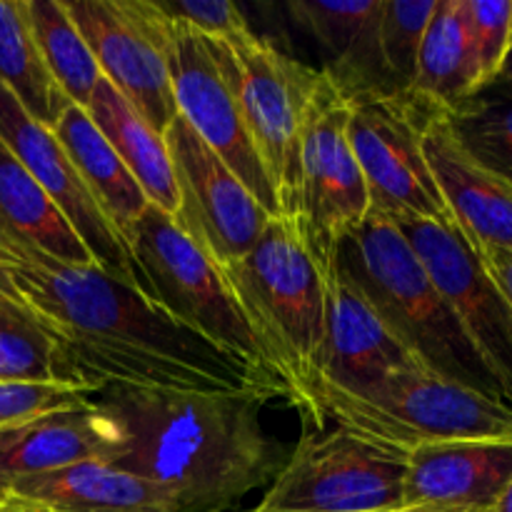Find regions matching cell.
<instances>
[{"label": "cell", "instance_id": "obj_30", "mask_svg": "<svg viewBox=\"0 0 512 512\" xmlns=\"http://www.w3.org/2000/svg\"><path fill=\"white\" fill-rule=\"evenodd\" d=\"M383 0H348V3H323V0H293L288 10L295 23L303 25L330 55V65L343 60L353 50L360 35L378 15Z\"/></svg>", "mask_w": 512, "mask_h": 512}, {"label": "cell", "instance_id": "obj_16", "mask_svg": "<svg viewBox=\"0 0 512 512\" xmlns=\"http://www.w3.org/2000/svg\"><path fill=\"white\" fill-rule=\"evenodd\" d=\"M423 153L450 220L478 255L512 253V183L475 163L453 138L443 110L425 123Z\"/></svg>", "mask_w": 512, "mask_h": 512}, {"label": "cell", "instance_id": "obj_28", "mask_svg": "<svg viewBox=\"0 0 512 512\" xmlns=\"http://www.w3.org/2000/svg\"><path fill=\"white\" fill-rule=\"evenodd\" d=\"M435 8L438 0H383L378 40L385 75L395 93H408L413 88L420 45Z\"/></svg>", "mask_w": 512, "mask_h": 512}, {"label": "cell", "instance_id": "obj_27", "mask_svg": "<svg viewBox=\"0 0 512 512\" xmlns=\"http://www.w3.org/2000/svg\"><path fill=\"white\" fill-rule=\"evenodd\" d=\"M460 148L485 170L512 183V100L473 95L445 113Z\"/></svg>", "mask_w": 512, "mask_h": 512}, {"label": "cell", "instance_id": "obj_7", "mask_svg": "<svg viewBox=\"0 0 512 512\" xmlns=\"http://www.w3.org/2000/svg\"><path fill=\"white\" fill-rule=\"evenodd\" d=\"M408 453L335 428L303 435L253 512H378L403 505Z\"/></svg>", "mask_w": 512, "mask_h": 512}, {"label": "cell", "instance_id": "obj_14", "mask_svg": "<svg viewBox=\"0 0 512 512\" xmlns=\"http://www.w3.org/2000/svg\"><path fill=\"white\" fill-rule=\"evenodd\" d=\"M410 243L512 410V305L453 220H390Z\"/></svg>", "mask_w": 512, "mask_h": 512}, {"label": "cell", "instance_id": "obj_26", "mask_svg": "<svg viewBox=\"0 0 512 512\" xmlns=\"http://www.w3.org/2000/svg\"><path fill=\"white\" fill-rule=\"evenodd\" d=\"M28 15L50 75L65 98L85 110L103 73L65 0H28Z\"/></svg>", "mask_w": 512, "mask_h": 512}, {"label": "cell", "instance_id": "obj_33", "mask_svg": "<svg viewBox=\"0 0 512 512\" xmlns=\"http://www.w3.org/2000/svg\"><path fill=\"white\" fill-rule=\"evenodd\" d=\"M155 5L168 15L170 23L223 43L250 30L243 10L228 0H155Z\"/></svg>", "mask_w": 512, "mask_h": 512}, {"label": "cell", "instance_id": "obj_12", "mask_svg": "<svg viewBox=\"0 0 512 512\" xmlns=\"http://www.w3.org/2000/svg\"><path fill=\"white\" fill-rule=\"evenodd\" d=\"M173 93L180 118L220 155L268 213L278 215L273 183L245 123L238 65L228 43L173 23Z\"/></svg>", "mask_w": 512, "mask_h": 512}, {"label": "cell", "instance_id": "obj_13", "mask_svg": "<svg viewBox=\"0 0 512 512\" xmlns=\"http://www.w3.org/2000/svg\"><path fill=\"white\" fill-rule=\"evenodd\" d=\"M165 145L178 188L175 225L218 268L250 253L273 213L180 115L165 130Z\"/></svg>", "mask_w": 512, "mask_h": 512}, {"label": "cell", "instance_id": "obj_37", "mask_svg": "<svg viewBox=\"0 0 512 512\" xmlns=\"http://www.w3.org/2000/svg\"><path fill=\"white\" fill-rule=\"evenodd\" d=\"M378 512H493V510H470V508H440V505H400L393 510Z\"/></svg>", "mask_w": 512, "mask_h": 512}, {"label": "cell", "instance_id": "obj_1", "mask_svg": "<svg viewBox=\"0 0 512 512\" xmlns=\"http://www.w3.org/2000/svg\"><path fill=\"white\" fill-rule=\"evenodd\" d=\"M0 298L18 305L58 350L60 380L108 388L275 390L98 265L55 260L0 233Z\"/></svg>", "mask_w": 512, "mask_h": 512}, {"label": "cell", "instance_id": "obj_19", "mask_svg": "<svg viewBox=\"0 0 512 512\" xmlns=\"http://www.w3.org/2000/svg\"><path fill=\"white\" fill-rule=\"evenodd\" d=\"M512 483V438L433 443L410 453L403 505L493 510Z\"/></svg>", "mask_w": 512, "mask_h": 512}, {"label": "cell", "instance_id": "obj_39", "mask_svg": "<svg viewBox=\"0 0 512 512\" xmlns=\"http://www.w3.org/2000/svg\"><path fill=\"white\" fill-rule=\"evenodd\" d=\"M5 495H8V488H5V485H3V483H0V500H3V498H5Z\"/></svg>", "mask_w": 512, "mask_h": 512}, {"label": "cell", "instance_id": "obj_2", "mask_svg": "<svg viewBox=\"0 0 512 512\" xmlns=\"http://www.w3.org/2000/svg\"><path fill=\"white\" fill-rule=\"evenodd\" d=\"M265 395L108 388L98 403L123 435L115 468L158 485L175 512H220L278 478L285 453L263 428Z\"/></svg>", "mask_w": 512, "mask_h": 512}, {"label": "cell", "instance_id": "obj_31", "mask_svg": "<svg viewBox=\"0 0 512 512\" xmlns=\"http://www.w3.org/2000/svg\"><path fill=\"white\" fill-rule=\"evenodd\" d=\"M480 88L490 83L512 48V0H465Z\"/></svg>", "mask_w": 512, "mask_h": 512}, {"label": "cell", "instance_id": "obj_38", "mask_svg": "<svg viewBox=\"0 0 512 512\" xmlns=\"http://www.w3.org/2000/svg\"><path fill=\"white\" fill-rule=\"evenodd\" d=\"M493 512H512V483L505 488V493L500 495L498 503H495Z\"/></svg>", "mask_w": 512, "mask_h": 512}, {"label": "cell", "instance_id": "obj_9", "mask_svg": "<svg viewBox=\"0 0 512 512\" xmlns=\"http://www.w3.org/2000/svg\"><path fill=\"white\" fill-rule=\"evenodd\" d=\"M228 48L238 65L245 123L273 183L278 215H290L298 190L300 145L325 70L290 58L253 30L228 40Z\"/></svg>", "mask_w": 512, "mask_h": 512}, {"label": "cell", "instance_id": "obj_32", "mask_svg": "<svg viewBox=\"0 0 512 512\" xmlns=\"http://www.w3.org/2000/svg\"><path fill=\"white\" fill-rule=\"evenodd\" d=\"M93 398V393L70 383L0 380V430Z\"/></svg>", "mask_w": 512, "mask_h": 512}, {"label": "cell", "instance_id": "obj_10", "mask_svg": "<svg viewBox=\"0 0 512 512\" xmlns=\"http://www.w3.org/2000/svg\"><path fill=\"white\" fill-rule=\"evenodd\" d=\"M103 78L165 135L178 115L173 23L155 0H65Z\"/></svg>", "mask_w": 512, "mask_h": 512}, {"label": "cell", "instance_id": "obj_11", "mask_svg": "<svg viewBox=\"0 0 512 512\" xmlns=\"http://www.w3.org/2000/svg\"><path fill=\"white\" fill-rule=\"evenodd\" d=\"M370 215L363 170L348 140V100L330 78L315 98L300 145L293 218L325 273H333L335 250Z\"/></svg>", "mask_w": 512, "mask_h": 512}, {"label": "cell", "instance_id": "obj_3", "mask_svg": "<svg viewBox=\"0 0 512 512\" xmlns=\"http://www.w3.org/2000/svg\"><path fill=\"white\" fill-rule=\"evenodd\" d=\"M335 268L365 295L415 360L510 408L498 378L470 343L448 300L398 225L370 213L365 223L338 245Z\"/></svg>", "mask_w": 512, "mask_h": 512}, {"label": "cell", "instance_id": "obj_20", "mask_svg": "<svg viewBox=\"0 0 512 512\" xmlns=\"http://www.w3.org/2000/svg\"><path fill=\"white\" fill-rule=\"evenodd\" d=\"M8 493L50 512H175L158 485L98 460L13 480Z\"/></svg>", "mask_w": 512, "mask_h": 512}, {"label": "cell", "instance_id": "obj_35", "mask_svg": "<svg viewBox=\"0 0 512 512\" xmlns=\"http://www.w3.org/2000/svg\"><path fill=\"white\" fill-rule=\"evenodd\" d=\"M480 98H490V100H512V50L505 60V65L500 68V73L490 80L485 88H480L478 93Z\"/></svg>", "mask_w": 512, "mask_h": 512}, {"label": "cell", "instance_id": "obj_5", "mask_svg": "<svg viewBox=\"0 0 512 512\" xmlns=\"http://www.w3.org/2000/svg\"><path fill=\"white\" fill-rule=\"evenodd\" d=\"M300 410L400 453L448 440L512 438V410L443 378L423 363L393 370L360 390L310 385Z\"/></svg>", "mask_w": 512, "mask_h": 512}, {"label": "cell", "instance_id": "obj_17", "mask_svg": "<svg viewBox=\"0 0 512 512\" xmlns=\"http://www.w3.org/2000/svg\"><path fill=\"white\" fill-rule=\"evenodd\" d=\"M410 363H415V355L400 343L365 295L333 268L325 303L323 353L310 385L360 390Z\"/></svg>", "mask_w": 512, "mask_h": 512}, {"label": "cell", "instance_id": "obj_4", "mask_svg": "<svg viewBox=\"0 0 512 512\" xmlns=\"http://www.w3.org/2000/svg\"><path fill=\"white\" fill-rule=\"evenodd\" d=\"M220 270L263 348L270 375L300 408L323 353L330 273L288 215H273L253 250Z\"/></svg>", "mask_w": 512, "mask_h": 512}, {"label": "cell", "instance_id": "obj_15", "mask_svg": "<svg viewBox=\"0 0 512 512\" xmlns=\"http://www.w3.org/2000/svg\"><path fill=\"white\" fill-rule=\"evenodd\" d=\"M0 140L58 205L70 228L93 255L95 265L113 278L135 285L145 295L143 280L128 245L113 228L108 215L100 210L98 200L83 183L78 168L58 143L53 130L35 123L3 83H0Z\"/></svg>", "mask_w": 512, "mask_h": 512}, {"label": "cell", "instance_id": "obj_22", "mask_svg": "<svg viewBox=\"0 0 512 512\" xmlns=\"http://www.w3.org/2000/svg\"><path fill=\"white\" fill-rule=\"evenodd\" d=\"M53 135L73 165L78 168L80 178L88 185L93 198L98 200L100 210L108 215L113 228L128 245L135 223L148 208L143 188L135 183L130 170L118 158L108 140L103 138L95 123L90 120L88 110L78 105H68L55 123Z\"/></svg>", "mask_w": 512, "mask_h": 512}, {"label": "cell", "instance_id": "obj_36", "mask_svg": "<svg viewBox=\"0 0 512 512\" xmlns=\"http://www.w3.org/2000/svg\"><path fill=\"white\" fill-rule=\"evenodd\" d=\"M0 512H50V510L43 508V505L28 503V500H20L8 493L3 500H0Z\"/></svg>", "mask_w": 512, "mask_h": 512}, {"label": "cell", "instance_id": "obj_6", "mask_svg": "<svg viewBox=\"0 0 512 512\" xmlns=\"http://www.w3.org/2000/svg\"><path fill=\"white\" fill-rule=\"evenodd\" d=\"M145 295L183 328L285 395L265 363L263 348L240 310L223 270L205 258L175 225L173 215L148 205L128 238Z\"/></svg>", "mask_w": 512, "mask_h": 512}, {"label": "cell", "instance_id": "obj_23", "mask_svg": "<svg viewBox=\"0 0 512 512\" xmlns=\"http://www.w3.org/2000/svg\"><path fill=\"white\" fill-rule=\"evenodd\" d=\"M480 90L465 0H438L418 55L410 95L433 108L455 110Z\"/></svg>", "mask_w": 512, "mask_h": 512}, {"label": "cell", "instance_id": "obj_24", "mask_svg": "<svg viewBox=\"0 0 512 512\" xmlns=\"http://www.w3.org/2000/svg\"><path fill=\"white\" fill-rule=\"evenodd\" d=\"M0 233L55 260L95 265L58 205L0 140Z\"/></svg>", "mask_w": 512, "mask_h": 512}, {"label": "cell", "instance_id": "obj_18", "mask_svg": "<svg viewBox=\"0 0 512 512\" xmlns=\"http://www.w3.org/2000/svg\"><path fill=\"white\" fill-rule=\"evenodd\" d=\"M123 453L118 425L93 398L0 430V483L8 488L13 480L88 460L115 463Z\"/></svg>", "mask_w": 512, "mask_h": 512}, {"label": "cell", "instance_id": "obj_21", "mask_svg": "<svg viewBox=\"0 0 512 512\" xmlns=\"http://www.w3.org/2000/svg\"><path fill=\"white\" fill-rule=\"evenodd\" d=\"M85 110L130 170L135 183L143 188L148 203L163 213L175 215L178 188H175L165 135L158 133L105 78L95 85L93 98Z\"/></svg>", "mask_w": 512, "mask_h": 512}, {"label": "cell", "instance_id": "obj_25", "mask_svg": "<svg viewBox=\"0 0 512 512\" xmlns=\"http://www.w3.org/2000/svg\"><path fill=\"white\" fill-rule=\"evenodd\" d=\"M0 83L48 130L73 105L45 65L30 25L28 0H0Z\"/></svg>", "mask_w": 512, "mask_h": 512}, {"label": "cell", "instance_id": "obj_8", "mask_svg": "<svg viewBox=\"0 0 512 512\" xmlns=\"http://www.w3.org/2000/svg\"><path fill=\"white\" fill-rule=\"evenodd\" d=\"M433 110L438 108L410 93L348 100V140L368 185L370 213L388 220H450L423 153Z\"/></svg>", "mask_w": 512, "mask_h": 512}, {"label": "cell", "instance_id": "obj_40", "mask_svg": "<svg viewBox=\"0 0 512 512\" xmlns=\"http://www.w3.org/2000/svg\"><path fill=\"white\" fill-rule=\"evenodd\" d=\"M510 50H512V48H510Z\"/></svg>", "mask_w": 512, "mask_h": 512}, {"label": "cell", "instance_id": "obj_34", "mask_svg": "<svg viewBox=\"0 0 512 512\" xmlns=\"http://www.w3.org/2000/svg\"><path fill=\"white\" fill-rule=\"evenodd\" d=\"M483 260V265L488 268V273L493 275L495 283L500 285V290L505 293V298L512 305V253L505 250H488V253L478 255Z\"/></svg>", "mask_w": 512, "mask_h": 512}, {"label": "cell", "instance_id": "obj_29", "mask_svg": "<svg viewBox=\"0 0 512 512\" xmlns=\"http://www.w3.org/2000/svg\"><path fill=\"white\" fill-rule=\"evenodd\" d=\"M0 380L63 383L53 340L18 308L0 298Z\"/></svg>", "mask_w": 512, "mask_h": 512}]
</instances>
